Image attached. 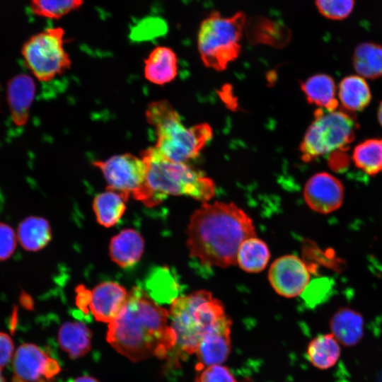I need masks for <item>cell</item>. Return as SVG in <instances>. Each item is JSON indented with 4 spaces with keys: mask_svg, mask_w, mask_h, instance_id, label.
<instances>
[{
    "mask_svg": "<svg viewBox=\"0 0 382 382\" xmlns=\"http://www.w3.org/2000/svg\"><path fill=\"white\" fill-rule=\"evenodd\" d=\"M169 312L145 291L134 287L120 315L108 325L107 340L132 361L163 358L176 345Z\"/></svg>",
    "mask_w": 382,
    "mask_h": 382,
    "instance_id": "6da1fadb",
    "label": "cell"
},
{
    "mask_svg": "<svg viewBox=\"0 0 382 382\" xmlns=\"http://www.w3.org/2000/svg\"><path fill=\"white\" fill-rule=\"evenodd\" d=\"M191 257L220 267L236 264L238 248L256 236L250 217L233 203L204 202L191 215L187 228Z\"/></svg>",
    "mask_w": 382,
    "mask_h": 382,
    "instance_id": "7a4b0ae2",
    "label": "cell"
},
{
    "mask_svg": "<svg viewBox=\"0 0 382 382\" xmlns=\"http://www.w3.org/2000/svg\"><path fill=\"white\" fill-rule=\"evenodd\" d=\"M141 157L146 164V178L133 197L145 205L155 206L170 195H187L202 202L214 197L213 180L187 163L168 159L155 146L143 150Z\"/></svg>",
    "mask_w": 382,
    "mask_h": 382,
    "instance_id": "3957f363",
    "label": "cell"
},
{
    "mask_svg": "<svg viewBox=\"0 0 382 382\" xmlns=\"http://www.w3.org/2000/svg\"><path fill=\"white\" fill-rule=\"evenodd\" d=\"M145 115L148 123L156 129L155 147L173 161L187 163L197 157L212 137V128L206 123L185 127L166 100L151 103Z\"/></svg>",
    "mask_w": 382,
    "mask_h": 382,
    "instance_id": "277c9868",
    "label": "cell"
},
{
    "mask_svg": "<svg viewBox=\"0 0 382 382\" xmlns=\"http://www.w3.org/2000/svg\"><path fill=\"white\" fill-rule=\"evenodd\" d=\"M229 318L223 303L206 290L177 297L169 311L170 325L176 337L175 347L185 354L195 353L202 337Z\"/></svg>",
    "mask_w": 382,
    "mask_h": 382,
    "instance_id": "5b68a950",
    "label": "cell"
},
{
    "mask_svg": "<svg viewBox=\"0 0 382 382\" xmlns=\"http://www.w3.org/2000/svg\"><path fill=\"white\" fill-rule=\"evenodd\" d=\"M247 20L241 11L230 16L213 11L203 19L198 30L197 47L207 66L222 71L238 57Z\"/></svg>",
    "mask_w": 382,
    "mask_h": 382,
    "instance_id": "8992f818",
    "label": "cell"
},
{
    "mask_svg": "<svg viewBox=\"0 0 382 382\" xmlns=\"http://www.w3.org/2000/svg\"><path fill=\"white\" fill-rule=\"evenodd\" d=\"M358 127L353 113L344 109L316 110L300 145L302 159L311 161L344 149L354 139Z\"/></svg>",
    "mask_w": 382,
    "mask_h": 382,
    "instance_id": "52a82bcc",
    "label": "cell"
},
{
    "mask_svg": "<svg viewBox=\"0 0 382 382\" xmlns=\"http://www.w3.org/2000/svg\"><path fill=\"white\" fill-rule=\"evenodd\" d=\"M64 34L62 28H50L30 36L23 43V61L38 81H50L71 68V60L64 47Z\"/></svg>",
    "mask_w": 382,
    "mask_h": 382,
    "instance_id": "ba28073f",
    "label": "cell"
},
{
    "mask_svg": "<svg viewBox=\"0 0 382 382\" xmlns=\"http://www.w3.org/2000/svg\"><path fill=\"white\" fill-rule=\"evenodd\" d=\"M102 172L108 189L133 196L144 185L147 173L146 163L141 157L129 153L114 155L103 161L93 162Z\"/></svg>",
    "mask_w": 382,
    "mask_h": 382,
    "instance_id": "9c48e42d",
    "label": "cell"
},
{
    "mask_svg": "<svg viewBox=\"0 0 382 382\" xmlns=\"http://www.w3.org/2000/svg\"><path fill=\"white\" fill-rule=\"evenodd\" d=\"M12 367V382H48L60 371L58 361L33 343L18 347Z\"/></svg>",
    "mask_w": 382,
    "mask_h": 382,
    "instance_id": "30bf717a",
    "label": "cell"
},
{
    "mask_svg": "<svg viewBox=\"0 0 382 382\" xmlns=\"http://www.w3.org/2000/svg\"><path fill=\"white\" fill-rule=\"evenodd\" d=\"M308 267L299 257L286 255L276 259L268 272V279L280 296L294 298L300 295L310 282Z\"/></svg>",
    "mask_w": 382,
    "mask_h": 382,
    "instance_id": "8fae6325",
    "label": "cell"
},
{
    "mask_svg": "<svg viewBox=\"0 0 382 382\" xmlns=\"http://www.w3.org/2000/svg\"><path fill=\"white\" fill-rule=\"evenodd\" d=\"M308 206L320 214H328L339 209L344 199V187L332 175L321 172L311 177L303 189Z\"/></svg>",
    "mask_w": 382,
    "mask_h": 382,
    "instance_id": "7c38bea8",
    "label": "cell"
},
{
    "mask_svg": "<svg viewBox=\"0 0 382 382\" xmlns=\"http://www.w3.org/2000/svg\"><path fill=\"white\" fill-rule=\"evenodd\" d=\"M129 292L114 282H104L88 293L87 308L96 320L110 323L124 308Z\"/></svg>",
    "mask_w": 382,
    "mask_h": 382,
    "instance_id": "4fadbf2b",
    "label": "cell"
},
{
    "mask_svg": "<svg viewBox=\"0 0 382 382\" xmlns=\"http://www.w3.org/2000/svg\"><path fill=\"white\" fill-rule=\"evenodd\" d=\"M35 93V82L28 74H17L8 81L6 100L11 118L16 126H24L28 122Z\"/></svg>",
    "mask_w": 382,
    "mask_h": 382,
    "instance_id": "5bb4252c",
    "label": "cell"
},
{
    "mask_svg": "<svg viewBox=\"0 0 382 382\" xmlns=\"http://www.w3.org/2000/svg\"><path fill=\"white\" fill-rule=\"evenodd\" d=\"M231 320L228 318L206 333L200 340L195 354L203 366L222 364L231 352Z\"/></svg>",
    "mask_w": 382,
    "mask_h": 382,
    "instance_id": "9a60e30c",
    "label": "cell"
},
{
    "mask_svg": "<svg viewBox=\"0 0 382 382\" xmlns=\"http://www.w3.org/2000/svg\"><path fill=\"white\" fill-rule=\"evenodd\" d=\"M144 77L156 85H164L175 79L178 74V58L166 46L154 47L144 59Z\"/></svg>",
    "mask_w": 382,
    "mask_h": 382,
    "instance_id": "2e32d148",
    "label": "cell"
},
{
    "mask_svg": "<svg viewBox=\"0 0 382 382\" xmlns=\"http://www.w3.org/2000/svg\"><path fill=\"white\" fill-rule=\"evenodd\" d=\"M331 333L340 344L353 347L363 338L364 320L361 313L350 308H342L330 321Z\"/></svg>",
    "mask_w": 382,
    "mask_h": 382,
    "instance_id": "e0dca14e",
    "label": "cell"
},
{
    "mask_svg": "<svg viewBox=\"0 0 382 382\" xmlns=\"http://www.w3.org/2000/svg\"><path fill=\"white\" fill-rule=\"evenodd\" d=\"M144 241L139 232L134 229H125L112 238L110 255L113 262L122 268L134 266L141 258Z\"/></svg>",
    "mask_w": 382,
    "mask_h": 382,
    "instance_id": "ac0fdd59",
    "label": "cell"
},
{
    "mask_svg": "<svg viewBox=\"0 0 382 382\" xmlns=\"http://www.w3.org/2000/svg\"><path fill=\"white\" fill-rule=\"evenodd\" d=\"M16 232L18 242L28 252L42 250L52 238V229L48 221L37 216L23 219L19 223Z\"/></svg>",
    "mask_w": 382,
    "mask_h": 382,
    "instance_id": "d6986e66",
    "label": "cell"
},
{
    "mask_svg": "<svg viewBox=\"0 0 382 382\" xmlns=\"http://www.w3.org/2000/svg\"><path fill=\"white\" fill-rule=\"evenodd\" d=\"M301 88L310 104L329 111L338 108L337 88L330 76L325 74H315L301 83Z\"/></svg>",
    "mask_w": 382,
    "mask_h": 382,
    "instance_id": "ffe728a7",
    "label": "cell"
},
{
    "mask_svg": "<svg viewBox=\"0 0 382 382\" xmlns=\"http://www.w3.org/2000/svg\"><path fill=\"white\" fill-rule=\"evenodd\" d=\"M92 334L81 322H66L58 332L59 347L71 358H79L91 347Z\"/></svg>",
    "mask_w": 382,
    "mask_h": 382,
    "instance_id": "44dd1931",
    "label": "cell"
},
{
    "mask_svg": "<svg viewBox=\"0 0 382 382\" xmlns=\"http://www.w3.org/2000/svg\"><path fill=\"white\" fill-rule=\"evenodd\" d=\"M338 96L342 109L349 112L361 111L371 100L369 85L360 76L345 77L339 85Z\"/></svg>",
    "mask_w": 382,
    "mask_h": 382,
    "instance_id": "7402d4cb",
    "label": "cell"
},
{
    "mask_svg": "<svg viewBox=\"0 0 382 382\" xmlns=\"http://www.w3.org/2000/svg\"><path fill=\"white\" fill-rule=\"evenodd\" d=\"M129 196L113 190L106 189L93 199V210L98 222L103 226L111 227L123 215Z\"/></svg>",
    "mask_w": 382,
    "mask_h": 382,
    "instance_id": "603a6c76",
    "label": "cell"
},
{
    "mask_svg": "<svg viewBox=\"0 0 382 382\" xmlns=\"http://www.w3.org/2000/svg\"><path fill=\"white\" fill-rule=\"evenodd\" d=\"M306 354L309 361L316 368L326 370L338 361L341 349L339 342L332 333L320 335L311 340Z\"/></svg>",
    "mask_w": 382,
    "mask_h": 382,
    "instance_id": "cb8c5ba5",
    "label": "cell"
},
{
    "mask_svg": "<svg viewBox=\"0 0 382 382\" xmlns=\"http://www.w3.org/2000/svg\"><path fill=\"white\" fill-rule=\"evenodd\" d=\"M353 66L363 78L376 79L382 76V45L372 42L359 44L354 51Z\"/></svg>",
    "mask_w": 382,
    "mask_h": 382,
    "instance_id": "d4e9b609",
    "label": "cell"
},
{
    "mask_svg": "<svg viewBox=\"0 0 382 382\" xmlns=\"http://www.w3.org/2000/svg\"><path fill=\"white\" fill-rule=\"evenodd\" d=\"M270 257L267 245L262 240L253 236L245 240L240 245L236 263L245 272L257 273L266 267Z\"/></svg>",
    "mask_w": 382,
    "mask_h": 382,
    "instance_id": "484cf974",
    "label": "cell"
},
{
    "mask_svg": "<svg viewBox=\"0 0 382 382\" xmlns=\"http://www.w3.org/2000/svg\"><path fill=\"white\" fill-rule=\"evenodd\" d=\"M245 30L252 41L272 45L284 43L289 33L286 26L281 23L259 16L247 20Z\"/></svg>",
    "mask_w": 382,
    "mask_h": 382,
    "instance_id": "4316f807",
    "label": "cell"
},
{
    "mask_svg": "<svg viewBox=\"0 0 382 382\" xmlns=\"http://www.w3.org/2000/svg\"><path fill=\"white\" fill-rule=\"evenodd\" d=\"M354 165L369 175L382 173V139H369L355 146Z\"/></svg>",
    "mask_w": 382,
    "mask_h": 382,
    "instance_id": "83f0119b",
    "label": "cell"
},
{
    "mask_svg": "<svg viewBox=\"0 0 382 382\" xmlns=\"http://www.w3.org/2000/svg\"><path fill=\"white\" fill-rule=\"evenodd\" d=\"M146 287L148 294L155 301H171L175 299L178 294V284L167 268L156 269L149 274Z\"/></svg>",
    "mask_w": 382,
    "mask_h": 382,
    "instance_id": "f1b7e54d",
    "label": "cell"
},
{
    "mask_svg": "<svg viewBox=\"0 0 382 382\" xmlns=\"http://www.w3.org/2000/svg\"><path fill=\"white\" fill-rule=\"evenodd\" d=\"M83 0H30L32 12L39 16L59 19L79 8Z\"/></svg>",
    "mask_w": 382,
    "mask_h": 382,
    "instance_id": "f546056e",
    "label": "cell"
},
{
    "mask_svg": "<svg viewBox=\"0 0 382 382\" xmlns=\"http://www.w3.org/2000/svg\"><path fill=\"white\" fill-rule=\"evenodd\" d=\"M318 13L332 21H343L347 18L355 7V0H315Z\"/></svg>",
    "mask_w": 382,
    "mask_h": 382,
    "instance_id": "4dcf8cb0",
    "label": "cell"
},
{
    "mask_svg": "<svg viewBox=\"0 0 382 382\" xmlns=\"http://www.w3.org/2000/svg\"><path fill=\"white\" fill-rule=\"evenodd\" d=\"M16 232L8 224L0 221V262L9 259L17 246Z\"/></svg>",
    "mask_w": 382,
    "mask_h": 382,
    "instance_id": "1f68e13d",
    "label": "cell"
},
{
    "mask_svg": "<svg viewBox=\"0 0 382 382\" xmlns=\"http://www.w3.org/2000/svg\"><path fill=\"white\" fill-rule=\"evenodd\" d=\"M197 382H237L230 370L221 364L205 367Z\"/></svg>",
    "mask_w": 382,
    "mask_h": 382,
    "instance_id": "d6a6232c",
    "label": "cell"
},
{
    "mask_svg": "<svg viewBox=\"0 0 382 382\" xmlns=\"http://www.w3.org/2000/svg\"><path fill=\"white\" fill-rule=\"evenodd\" d=\"M14 345L11 337L6 332H0V369L2 370L13 359Z\"/></svg>",
    "mask_w": 382,
    "mask_h": 382,
    "instance_id": "836d02e7",
    "label": "cell"
},
{
    "mask_svg": "<svg viewBox=\"0 0 382 382\" xmlns=\"http://www.w3.org/2000/svg\"><path fill=\"white\" fill-rule=\"evenodd\" d=\"M69 382H99L96 378L89 376H79L74 380H71Z\"/></svg>",
    "mask_w": 382,
    "mask_h": 382,
    "instance_id": "e575fe53",
    "label": "cell"
},
{
    "mask_svg": "<svg viewBox=\"0 0 382 382\" xmlns=\"http://www.w3.org/2000/svg\"><path fill=\"white\" fill-rule=\"evenodd\" d=\"M377 117L381 126L382 127V100L381 101L378 108Z\"/></svg>",
    "mask_w": 382,
    "mask_h": 382,
    "instance_id": "d590c367",
    "label": "cell"
},
{
    "mask_svg": "<svg viewBox=\"0 0 382 382\" xmlns=\"http://www.w3.org/2000/svg\"><path fill=\"white\" fill-rule=\"evenodd\" d=\"M0 382H5L4 378L2 375L1 370L0 369Z\"/></svg>",
    "mask_w": 382,
    "mask_h": 382,
    "instance_id": "8d00e7d4",
    "label": "cell"
},
{
    "mask_svg": "<svg viewBox=\"0 0 382 382\" xmlns=\"http://www.w3.org/2000/svg\"><path fill=\"white\" fill-rule=\"evenodd\" d=\"M380 382H382V376H381V381H380Z\"/></svg>",
    "mask_w": 382,
    "mask_h": 382,
    "instance_id": "74e56055",
    "label": "cell"
}]
</instances>
